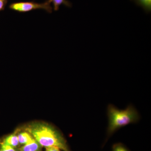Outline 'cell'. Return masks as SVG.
<instances>
[{"label":"cell","mask_w":151,"mask_h":151,"mask_svg":"<svg viewBox=\"0 0 151 151\" xmlns=\"http://www.w3.org/2000/svg\"><path fill=\"white\" fill-rule=\"evenodd\" d=\"M50 3H52L53 6V9L55 11L58 10L60 6L61 5H64L68 7L72 6V4L67 0H49Z\"/></svg>","instance_id":"cell-8"},{"label":"cell","mask_w":151,"mask_h":151,"mask_svg":"<svg viewBox=\"0 0 151 151\" xmlns=\"http://www.w3.org/2000/svg\"><path fill=\"white\" fill-rule=\"evenodd\" d=\"M137 5L142 7L147 13L151 12V0H131Z\"/></svg>","instance_id":"cell-7"},{"label":"cell","mask_w":151,"mask_h":151,"mask_svg":"<svg viewBox=\"0 0 151 151\" xmlns=\"http://www.w3.org/2000/svg\"><path fill=\"white\" fill-rule=\"evenodd\" d=\"M9 8L12 10L21 13L27 12L37 9H43L51 13L52 9L49 0H47L43 3H37L34 1L14 3L9 6Z\"/></svg>","instance_id":"cell-3"},{"label":"cell","mask_w":151,"mask_h":151,"mask_svg":"<svg viewBox=\"0 0 151 151\" xmlns=\"http://www.w3.org/2000/svg\"><path fill=\"white\" fill-rule=\"evenodd\" d=\"M25 130L29 133L42 147H57L64 151H68L66 142L62 135L49 124L34 122L28 125Z\"/></svg>","instance_id":"cell-1"},{"label":"cell","mask_w":151,"mask_h":151,"mask_svg":"<svg viewBox=\"0 0 151 151\" xmlns=\"http://www.w3.org/2000/svg\"><path fill=\"white\" fill-rule=\"evenodd\" d=\"M7 3V0H0V11L4 10Z\"/></svg>","instance_id":"cell-11"},{"label":"cell","mask_w":151,"mask_h":151,"mask_svg":"<svg viewBox=\"0 0 151 151\" xmlns=\"http://www.w3.org/2000/svg\"><path fill=\"white\" fill-rule=\"evenodd\" d=\"M0 151H19V150H17L16 148L9 145L3 142L0 144Z\"/></svg>","instance_id":"cell-9"},{"label":"cell","mask_w":151,"mask_h":151,"mask_svg":"<svg viewBox=\"0 0 151 151\" xmlns=\"http://www.w3.org/2000/svg\"><path fill=\"white\" fill-rule=\"evenodd\" d=\"M109 124L107 134L111 136L120 128L132 123H136L139 120V115L133 106L130 105L125 110H119L113 105L108 108Z\"/></svg>","instance_id":"cell-2"},{"label":"cell","mask_w":151,"mask_h":151,"mask_svg":"<svg viewBox=\"0 0 151 151\" xmlns=\"http://www.w3.org/2000/svg\"><path fill=\"white\" fill-rule=\"evenodd\" d=\"M19 145H24L32 140L33 137L28 132L25 131L18 135Z\"/></svg>","instance_id":"cell-5"},{"label":"cell","mask_w":151,"mask_h":151,"mask_svg":"<svg viewBox=\"0 0 151 151\" xmlns=\"http://www.w3.org/2000/svg\"><path fill=\"white\" fill-rule=\"evenodd\" d=\"M45 151H60V150L57 147H52L45 148Z\"/></svg>","instance_id":"cell-12"},{"label":"cell","mask_w":151,"mask_h":151,"mask_svg":"<svg viewBox=\"0 0 151 151\" xmlns=\"http://www.w3.org/2000/svg\"><path fill=\"white\" fill-rule=\"evenodd\" d=\"M42 146L36 141L33 139L31 142L25 145L19 149V151H40Z\"/></svg>","instance_id":"cell-4"},{"label":"cell","mask_w":151,"mask_h":151,"mask_svg":"<svg viewBox=\"0 0 151 151\" xmlns=\"http://www.w3.org/2000/svg\"><path fill=\"white\" fill-rule=\"evenodd\" d=\"M113 151H129L122 144H117L113 146Z\"/></svg>","instance_id":"cell-10"},{"label":"cell","mask_w":151,"mask_h":151,"mask_svg":"<svg viewBox=\"0 0 151 151\" xmlns=\"http://www.w3.org/2000/svg\"><path fill=\"white\" fill-rule=\"evenodd\" d=\"M3 142L7 145L15 148H16L19 145L18 135L16 134L9 135Z\"/></svg>","instance_id":"cell-6"}]
</instances>
